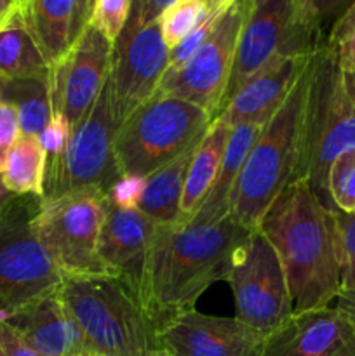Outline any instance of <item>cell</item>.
<instances>
[{"label": "cell", "instance_id": "cell-31", "mask_svg": "<svg viewBox=\"0 0 355 356\" xmlns=\"http://www.w3.org/2000/svg\"><path fill=\"white\" fill-rule=\"evenodd\" d=\"M132 0H96L89 23L113 44L124 30L131 14Z\"/></svg>", "mask_w": 355, "mask_h": 356}, {"label": "cell", "instance_id": "cell-17", "mask_svg": "<svg viewBox=\"0 0 355 356\" xmlns=\"http://www.w3.org/2000/svg\"><path fill=\"white\" fill-rule=\"evenodd\" d=\"M155 229L157 222L139 209H120L108 204L97 238V257L104 271L125 278L139 291L143 266Z\"/></svg>", "mask_w": 355, "mask_h": 356}, {"label": "cell", "instance_id": "cell-7", "mask_svg": "<svg viewBox=\"0 0 355 356\" xmlns=\"http://www.w3.org/2000/svg\"><path fill=\"white\" fill-rule=\"evenodd\" d=\"M211 122L197 104L155 92L118 127L113 146L120 176H150L200 139Z\"/></svg>", "mask_w": 355, "mask_h": 356}, {"label": "cell", "instance_id": "cell-43", "mask_svg": "<svg viewBox=\"0 0 355 356\" xmlns=\"http://www.w3.org/2000/svg\"><path fill=\"white\" fill-rule=\"evenodd\" d=\"M80 7H82L84 16H86L87 23H89L90 13H93V7H94V0H80Z\"/></svg>", "mask_w": 355, "mask_h": 356}, {"label": "cell", "instance_id": "cell-47", "mask_svg": "<svg viewBox=\"0 0 355 356\" xmlns=\"http://www.w3.org/2000/svg\"><path fill=\"white\" fill-rule=\"evenodd\" d=\"M3 26H6V23H3V21H2V17H0V30H2Z\"/></svg>", "mask_w": 355, "mask_h": 356}, {"label": "cell", "instance_id": "cell-38", "mask_svg": "<svg viewBox=\"0 0 355 356\" xmlns=\"http://www.w3.org/2000/svg\"><path fill=\"white\" fill-rule=\"evenodd\" d=\"M174 2L176 0H132V6L138 9L143 23H150V21L159 19L160 14Z\"/></svg>", "mask_w": 355, "mask_h": 356}, {"label": "cell", "instance_id": "cell-48", "mask_svg": "<svg viewBox=\"0 0 355 356\" xmlns=\"http://www.w3.org/2000/svg\"><path fill=\"white\" fill-rule=\"evenodd\" d=\"M23 2H24V0H21V6H23Z\"/></svg>", "mask_w": 355, "mask_h": 356}, {"label": "cell", "instance_id": "cell-13", "mask_svg": "<svg viewBox=\"0 0 355 356\" xmlns=\"http://www.w3.org/2000/svg\"><path fill=\"white\" fill-rule=\"evenodd\" d=\"M251 0H235L216 19L211 33L178 70L164 73L157 92L197 104L214 120L221 111L240 30Z\"/></svg>", "mask_w": 355, "mask_h": 356}, {"label": "cell", "instance_id": "cell-20", "mask_svg": "<svg viewBox=\"0 0 355 356\" xmlns=\"http://www.w3.org/2000/svg\"><path fill=\"white\" fill-rule=\"evenodd\" d=\"M21 17L49 66L70 51L87 26L80 0H24Z\"/></svg>", "mask_w": 355, "mask_h": 356}, {"label": "cell", "instance_id": "cell-23", "mask_svg": "<svg viewBox=\"0 0 355 356\" xmlns=\"http://www.w3.org/2000/svg\"><path fill=\"white\" fill-rule=\"evenodd\" d=\"M200 139L188 146L181 155L171 160L169 163L145 177V188H143L138 209L157 225H174L180 221V204L181 197H183L188 167H190L191 156H194Z\"/></svg>", "mask_w": 355, "mask_h": 356}, {"label": "cell", "instance_id": "cell-32", "mask_svg": "<svg viewBox=\"0 0 355 356\" xmlns=\"http://www.w3.org/2000/svg\"><path fill=\"white\" fill-rule=\"evenodd\" d=\"M223 10H209V14L205 16V19L191 31L188 37H184L183 40L178 45H174L173 49H169V68L167 70H178L191 58L195 51L200 47L202 42L207 38V35L211 33L212 26H214L216 19L219 17Z\"/></svg>", "mask_w": 355, "mask_h": 356}, {"label": "cell", "instance_id": "cell-3", "mask_svg": "<svg viewBox=\"0 0 355 356\" xmlns=\"http://www.w3.org/2000/svg\"><path fill=\"white\" fill-rule=\"evenodd\" d=\"M58 291L90 353L145 356L162 350L159 323L125 278L113 273L68 275Z\"/></svg>", "mask_w": 355, "mask_h": 356}, {"label": "cell", "instance_id": "cell-45", "mask_svg": "<svg viewBox=\"0 0 355 356\" xmlns=\"http://www.w3.org/2000/svg\"><path fill=\"white\" fill-rule=\"evenodd\" d=\"M72 356H103V355H97V353H90V351H86V353H77Z\"/></svg>", "mask_w": 355, "mask_h": 356}, {"label": "cell", "instance_id": "cell-39", "mask_svg": "<svg viewBox=\"0 0 355 356\" xmlns=\"http://www.w3.org/2000/svg\"><path fill=\"white\" fill-rule=\"evenodd\" d=\"M19 13H21V0H0V17H2V21L6 24Z\"/></svg>", "mask_w": 355, "mask_h": 356}, {"label": "cell", "instance_id": "cell-5", "mask_svg": "<svg viewBox=\"0 0 355 356\" xmlns=\"http://www.w3.org/2000/svg\"><path fill=\"white\" fill-rule=\"evenodd\" d=\"M348 149H355V75L338 66L324 40L308 58L298 179H305L329 209H334L327 193L329 167Z\"/></svg>", "mask_w": 355, "mask_h": 356}, {"label": "cell", "instance_id": "cell-16", "mask_svg": "<svg viewBox=\"0 0 355 356\" xmlns=\"http://www.w3.org/2000/svg\"><path fill=\"white\" fill-rule=\"evenodd\" d=\"M261 356H355V316L340 306L292 313L265 337Z\"/></svg>", "mask_w": 355, "mask_h": 356}, {"label": "cell", "instance_id": "cell-24", "mask_svg": "<svg viewBox=\"0 0 355 356\" xmlns=\"http://www.w3.org/2000/svg\"><path fill=\"white\" fill-rule=\"evenodd\" d=\"M2 101L16 108L21 134L40 136L54 113L49 75L26 79L3 76Z\"/></svg>", "mask_w": 355, "mask_h": 356}, {"label": "cell", "instance_id": "cell-2", "mask_svg": "<svg viewBox=\"0 0 355 356\" xmlns=\"http://www.w3.org/2000/svg\"><path fill=\"white\" fill-rule=\"evenodd\" d=\"M258 228L277 250L294 313L326 308L341 294L336 209L317 198L305 179L292 181Z\"/></svg>", "mask_w": 355, "mask_h": 356}, {"label": "cell", "instance_id": "cell-14", "mask_svg": "<svg viewBox=\"0 0 355 356\" xmlns=\"http://www.w3.org/2000/svg\"><path fill=\"white\" fill-rule=\"evenodd\" d=\"M111 42L87 24L70 51L51 66L52 111H59L72 125H79L103 92L111 58Z\"/></svg>", "mask_w": 355, "mask_h": 356}, {"label": "cell", "instance_id": "cell-11", "mask_svg": "<svg viewBox=\"0 0 355 356\" xmlns=\"http://www.w3.org/2000/svg\"><path fill=\"white\" fill-rule=\"evenodd\" d=\"M167 68L169 47L164 42L159 23H143L138 9L132 6L124 30L111 45L110 68L104 82L117 127L153 97Z\"/></svg>", "mask_w": 355, "mask_h": 356}, {"label": "cell", "instance_id": "cell-41", "mask_svg": "<svg viewBox=\"0 0 355 356\" xmlns=\"http://www.w3.org/2000/svg\"><path fill=\"white\" fill-rule=\"evenodd\" d=\"M207 3L209 10H225L226 7L232 6L235 0H204Z\"/></svg>", "mask_w": 355, "mask_h": 356}, {"label": "cell", "instance_id": "cell-49", "mask_svg": "<svg viewBox=\"0 0 355 356\" xmlns=\"http://www.w3.org/2000/svg\"><path fill=\"white\" fill-rule=\"evenodd\" d=\"M202 2H204V0H202Z\"/></svg>", "mask_w": 355, "mask_h": 356}, {"label": "cell", "instance_id": "cell-21", "mask_svg": "<svg viewBox=\"0 0 355 356\" xmlns=\"http://www.w3.org/2000/svg\"><path fill=\"white\" fill-rule=\"evenodd\" d=\"M230 132H232V127L219 115L209 124L204 138L195 148L190 167H188L187 181H184L183 197H181L180 221H191L195 214L200 211L219 172Z\"/></svg>", "mask_w": 355, "mask_h": 356}, {"label": "cell", "instance_id": "cell-22", "mask_svg": "<svg viewBox=\"0 0 355 356\" xmlns=\"http://www.w3.org/2000/svg\"><path fill=\"white\" fill-rule=\"evenodd\" d=\"M261 127L263 125L260 124H244L232 129L214 184L205 197L200 211L195 214V218L190 222L205 225V222L219 221L221 218L228 216L232 191L235 188L237 179H239L247 153H249L253 143L256 141Z\"/></svg>", "mask_w": 355, "mask_h": 356}, {"label": "cell", "instance_id": "cell-51", "mask_svg": "<svg viewBox=\"0 0 355 356\" xmlns=\"http://www.w3.org/2000/svg\"><path fill=\"white\" fill-rule=\"evenodd\" d=\"M354 75H355V73H354Z\"/></svg>", "mask_w": 355, "mask_h": 356}, {"label": "cell", "instance_id": "cell-18", "mask_svg": "<svg viewBox=\"0 0 355 356\" xmlns=\"http://www.w3.org/2000/svg\"><path fill=\"white\" fill-rule=\"evenodd\" d=\"M0 315L42 356H72L87 351L79 327L59 298V291Z\"/></svg>", "mask_w": 355, "mask_h": 356}, {"label": "cell", "instance_id": "cell-4", "mask_svg": "<svg viewBox=\"0 0 355 356\" xmlns=\"http://www.w3.org/2000/svg\"><path fill=\"white\" fill-rule=\"evenodd\" d=\"M308 58L284 104L261 127L232 191L228 214L246 229H256L275 198L292 181H298L308 94Z\"/></svg>", "mask_w": 355, "mask_h": 356}, {"label": "cell", "instance_id": "cell-34", "mask_svg": "<svg viewBox=\"0 0 355 356\" xmlns=\"http://www.w3.org/2000/svg\"><path fill=\"white\" fill-rule=\"evenodd\" d=\"M143 188H145V177L122 174L108 191L110 204L120 209H138Z\"/></svg>", "mask_w": 355, "mask_h": 356}, {"label": "cell", "instance_id": "cell-33", "mask_svg": "<svg viewBox=\"0 0 355 356\" xmlns=\"http://www.w3.org/2000/svg\"><path fill=\"white\" fill-rule=\"evenodd\" d=\"M38 138H40L45 153H47V160L56 159V156H59L65 152L66 145H68L70 138H72V125L66 120L65 115L54 111L47 127L42 131Z\"/></svg>", "mask_w": 355, "mask_h": 356}, {"label": "cell", "instance_id": "cell-40", "mask_svg": "<svg viewBox=\"0 0 355 356\" xmlns=\"http://www.w3.org/2000/svg\"><path fill=\"white\" fill-rule=\"evenodd\" d=\"M17 195H14V193H10L9 190H7L6 186H3V183H2V177H0V216H2V212L6 211V207L7 205L10 204V202L14 200V198H16Z\"/></svg>", "mask_w": 355, "mask_h": 356}, {"label": "cell", "instance_id": "cell-26", "mask_svg": "<svg viewBox=\"0 0 355 356\" xmlns=\"http://www.w3.org/2000/svg\"><path fill=\"white\" fill-rule=\"evenodd\" d=\"M45 165L47 153L42 146L40 138L31 134H19L7 155L6 169L0 174L2 183L10 193L17 197L44 195Z\"/></svg>", "mask_w": 355, "mask_h": 356}, {"label": "cell", "instance_id": "cell-37", "mask_svg": "<svg viewBox=\"0 0 355 356\" xmlns=\"http://www.w3.org/2000/svg\"><path fill=\"white\" fill-rule=\"evenodd\" d=\"M350 3V0H310L313 14L319 19L320 24L327 23L333 17L340 16L345 10V7Z\"/></svg>", "mask_w": 355, "mask_h": 356}, {"label": "cell", "instance_id": "cell-25", "mask_svg": "<svg viewBox=\"0 0 355 356\" xmlns=\"http://www.w3.org/2000/svg\"><path fill=\"white\" fill-rule=\"evenodd\" d=\"M51 66L45 61L37 42L28 31L21 13L0 30V75L6 79L49 75Z\"/></svg>", "mask_w": 355, "mask_h": 356}, {"label": "cell", "instance_id": "cell-35", "mask_svg": "<svg viewBox=\"0 0 355 356\" xmlns=\"http://www.w3.org/2000/svg\"><path fill=\"white\" fill-rule=\"evenodd\" d=\"M19 134V118L16 108L6 101H0V174L6 169L7 155Z\"/></svg>", "mask_w": 355, "mask_h": 356}, {"label": "cell", "instance_id": "cell-15", "mask_svg": "<svg viewBox=\"0 0 355 356\" xmlns=\"http://www.w3.org/2000/svg\"><path fill=\"white\" fill-rule=\"evenodd\" d=\"M162 350L173 356H261L265 336L230 316L187 309L159 327Z\"/></svg>", "mask_w": 355, "mask_h": 356}, {"label": "cell", "instance_id": "cell-46", "mask_svg": "<svg viewBox=\"0 0 355 356\" xmlns=\"http://www.w3.org/2000/svg\"><path fill=\"white\" fill-rule=\"evenodd\" d=\"M2 82H3V76L0 75V101H2Z\"/></svg>", "mask_w": 355, "mask_h": 356}, {"label": "cell", "instance_id": "cell-50", "mask_svg": "<svg viewBox=\"0 0 355 356\" xmlns=\"http://www.w3.org/2000/svg\"><path fill=\"white\" fill-rule=\"evenodd\" d=\"M94 2H96V0H94Z\"/></svg>", "mask_w": 355, "mask_h": 356}, {"label": "cell", "instance_id": "cell-42", "mask_svg": "<svg viewBox=\"0 0 355 356\" xmlns=\"http://www.w3.org/2000/svg\"><path fill=\"white\" fill-rule=\"evenodd\" d=\"M338 306L347 309L352 316H355V296L354 298H340L338 299Z\"/></svg>", "mask_w": 355, "mask_h": 356}, {"label": "cell", "instance_id": "cell-27", "mask_svg": "<svg viewBox=\"0 0 355 356\" xmlns=\"http://www.w3.org/2000/svg\"><path fill=\"white\" fill-rule=\"evenodd\" d=\"M209 14L207 3L202 0H176L159 16L160 33L169 49L180 44Z\"/></svg>", "mask_w": 355, "mask_h": 356}, {"label": "cell", "instance_id": "cell-10", "mask_svg": "<svg viewBox=\"0 0 355 356\" xmlns=\"http://www.w3.org/2000/svg\"><path fill=\"white\" fill-rule=\"evenodd\" d=\"M226 282L235 299V318L265 337L294 313L281 257L260 228L251 229L239 247Z\"/></svg>", "mask_w": 355, "mask_h": 356}, {"label": "cell", "instance_id": "cell-8", "mask_svg": "<svg viewBox=\"0 0 355 356\" xmlns=\"http://www.w3.org/2000/svg\"><path fill=\"white\" fill-rule=\"evenodd\" d=\"M108 204V193L101 188L40 198L31 228L63 277L106 273L97 257V238Z\"/></svg>", "mask_w": 355, "mask_h": 356}, {"label": "cell", "instance_id": "cell-1", "mask_svg": "<svg viewBox=\"0 0 355 356\" xmlns=\"http://www.w3.org/2000/svg\"><path fill=\"white\" fill-rule=\"evenodd\" d=\"M251 229L232 216L219 221L157 225L143 266L139 296L157 323L194 309L202 294L226 280Z\"/></svg>", "mask_w": 355, "mask_h": 356}, {"label": "cell", "instance_id": "cell-19", "mask_svg": "<svg viewBox=\"0 0 355 356\" xmlns=\"http://www.w3.org/2000/svg\"><path fill=\"white\" fill-rule=\"evenodd\" d=\"M306 58L308 54L265 68L240 87L219 115L232 129L244 124L265 125L284 104L285 97L301 75Z\"/></svg>", "mask_w": 355, "mask_h": 356}, {"label": "cell", "instance_id": "cell-28", "mask_svg": "<svg viewBox=\"0 0 355 356\" xmlns=\"http://www.w3.org/2000/svg\"><path fill=\"white\" fill-rule=\"evenodd\" d=\"M327 193L336 211L355 212V149L341 153L329 167Z\"/></svg>", "mask_w": 355, "mask_h": 356}, {"label": "cell", "instance_id": "cell-9", "mask_svg": "<svg viewBox=\"0 0 355 356\" xmlns=\"http://www.w3.org/2000/svg\"><path fill=\"white\" fill-rule=\"evenodd\" d=\"M42 197H16L0 216V313L58 291L63 273L31 228Z\"/></svg>", "mask_w": 355, "mask_h": 356}, {"label": "cell", "instance_id": "cell-30", "mask_svg": "<svg viewBox=\"0 0 355 356\" xmlns=\"http://www.w3.org/2000/svg\"><path fill=\"white\" fill-rule=\"evenodd\" d=\"M338 240H340L341 294L340 298L355 296V212L336 211ZM338 298V299H340Z\"/></svg>", "mask_w": 355, "mask_h": 356}, {"label": "cell", "instance_id": "cell-12", "mask_svg": "<svg viewBox=\"0 0 355 356\" xmlns=\"http://www.w3.org/2000/svg\"><path fill=\"white\" fill-rule=\"evenodd\" d=\"M117 131L103 87L89 115L73 127L65 152L47 160L42 198L61 197L82 188H101L108 193L120 177L113 146Z\"/></svg>", "mask_w": 355, "mask_h": 356}, {"label": "cell", "instance_id": "cell-6", "mask_svg": "<svg viewBox=\"0 0 355 356\" xmlns=\"http://www.w3.org/2000/svg\"><path fill=\"white\" fill-rule=\"evenodd\" d=\"M322 42V24L310 0H251L221 111L254 75L285 59L310 54Z\"/></svg>", "mask_w": 355, "mask_h": 356}, {"label": "cell", "instance_id": "cell-36", "mask_svg": "<svg viewBox=\"0 0 355 356\" xmlns=\"http://www.w3.org/2000/svg\"><path fill=\"white\" fill-rule=\"evenodd\" d=\"M0 356H42L0 315Z\"/></svg>", "mask_w": 355, "mask_h": 356}, {"label": "cell", "instance_id": "cell-29", "mask_svg": "<svg viewBox=\"0 0 355 356\" xmlns=\"http://www.w3.org/2000/svg\"><path fill=\"white\" fill-rule=\"evenodd\" d=\"M326 44L338 66L343 72L355 73V0L336 17Z\"/></svg>", "mask_w": 355, "mask_h": 356}, {"label": "cell", "instance_id": "cell-44", "mask_svg": "<svg viewBox=\"0 0 355 356\" xmlns=\"http://www.w3.org/2000/svg\"><path fill=\"white\" fill-rule=\"evenodd\" d=\"M145 356H173L171 353H167L166 350H157V351H152V353L145 355Z\"/></svg>", "mask_w": 355, "mask_h": 356}]
</instances>
